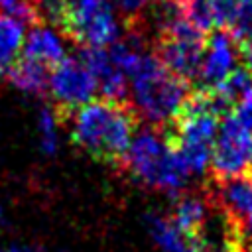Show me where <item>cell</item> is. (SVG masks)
Instances as JSON below:
<instances>
[{"mask_svg":"<svg viewBox=\"0 0 252 252\" xmlns=\"http://www.w3.org/2000/svg\"><path fill=\"white\" fill-rule=\"evenodd\" d=\"M136 126V110L126 102L93 98L71 112L69 136L89 156L106 163H122L138 132Z\"/></svg>","mask_w":252,"mask_h":252,"instance_id":"1","label":"cell"},{"mask_svg":"<svg viewBox=\"0 0 252 252\" xmlns=\"http://www.w3.org/2000/svg\"><path fill=\"white\" fill-rule=\"evenodd\" d=\"M122 165L136 181L169 195H179L191 179V171L175 152L169 136L156 126L134 134Z\"/></svg>","mask_w":252,"mask_h":252,"instance_id":"2","label":"cell"},{"mask_svg":"<svg viewBox=\"0 0 252 252\" xmlns=\"http://www.w3.org/2000/svg\"><path fill=\"white\" fill-rule=\"evenodd\" d=\"M130 96L138 114L154 126L173 122L189 98V83L169 73L156 53L148 51L128 79Z\"/></svg>","mask_w":252,"mask_h":252,"instance_id":"3","label":"cell"},{"mask_svg":"<svg viewBox=\"0 0 252 252\" xmlns=\"http://www.w3.org/2000/svg\"><path fill=\"white\" fill-rule=\"evenodd\" d=\"M203 51H205L203 32L193 28L183 18L165 32H161V39L158 43L156 55L169 73L189 83L199 77Z\"/></svg>","mask_w":252,"mask_h":252,"instance_id":"4","label":"cell"},{"mask_svg":"<svg viewBox=\"0 0 252 252\" xmlns=\"http://www.w3.org/2000/svg\"><path fill=\"white\" fill-rule=\"evenodd\" d=\"M47 91L59 116H67L79 106L91 102L96 94V83L81 57H63L49 71Z\"/></svg>","mask_w":252,"mask_h":252,"instance_id":"5","label":"cell"},{"mask_svg":"<svg viewBox=\"0 0 252 252\" xmlns=\"http://www.w3.org/2000/svg\"><path fill=\"white\" fill-rule=\"evenodd\" d=\"M252 132L244 130L230 114L220 118L211 154V171L217 179L240 177L250 167Z\"/></svg>","mask_w":252,"mask_h":252,"instance_id":"6","label":"cell"},{"mask_svg":"<svg viewBox=\"0 0 252 252\" xmlns=\"http://www.w3.org/2000/svg\"><path fill=\"white\" fill-rule=\"evenodd\" d=\"M236 67H238L236 41L230 37V33L222 30L213 32L205 39L203 61L197 77V81H201V89L207 91L217 89Z\"/></svg>","mask_w":252,"mask_h":252,"instance_id":"7","label":"cell"},{"mask_svg":"<svg viewBox=\"0 0 252 252\" xmlns=\"http://www.w3.org/2000/svg\"><path fill=\"white\" fill-rule=\"evenodd\" d=\"M79 57L85 63V67L91 71L102 98L126 102L130 83L128 77L112 61L108 47H85Z\"/></svg>","mask_w":252,"mask_h":252,"instance_id":"8","label":"cell"},{"mask_svg":"<svg viewBox=\"0 0 252 252\" xmlns=\"http://www.w3.org/2000/svg\"><path fill=\"white\" fill-rule=\"evenodd\" d=\"M67 35L85 47H110L122 37V30L114 8L104 0L91 16L71 26Z\"/></svg>","mask_w":252,"mask_h":252,"instance_id":"9","label":"cell"},{"mask_svg":"<svg viewBox=\"0 0 252 252\" xmlns=\"http://www.w3.org/2000/svg\"><path fill=\"white\" fill-rule=\"evenodd\" d=\"M215 199L217 207L226 215V219L236 224L252 215V181L244 175L217 179Z\"/></svg>","mask_w":252,"mask_h":252,"instance_id":"10","label":"cell"},{"mask_svg":"<svg viewBox=\"0 0 252 252\" xmlns=\"http://www.w3.org/2000/svg\"><path fill=\"white\" fill-rule=\"evenodd\" d=\"M22 51L26 57H30L45 67H53L65 57V43L53 28H49L45 24H35V26H32L30 33L26 35Z\"/></svg>","mask_w":252,"mask_h":252,"instance_id":"11","label":"cell"},{"mask_svg":"<svg viewBox=\"0 0 252 252\" xmlns=\"http://www.w3.org/2000/svg\"><path fill=\"white\" fill-rule=\"evenodd\" d=\"M146 226L152 240L161 252H203L199 240L177 228L169 217L154 213L146 215Z\"/></svg>","mask_w":252,"mask_h":252,"instance_id":"12","label":"cell"},{"mask_svg":"<svg viewBox=\"0 0 252 252\" xmlns=\"http://www.w3.org/2000/svg\"><path fill=\"white\" fill-rule=\"evenodd\" d=\"M211 201L203 195H181L171 211V220L177 228L197 238L203 224L211 215Z\"/></svg>","mask_w":252,"mask_h":252,"instance_id":"13","label":"cell"},{"mask_svg":"<svg viewBox=\"0 0 252 252\" xmlns=\"http://www.w3.org/2000/svg\"><path fill=\"white\" fill-rule=\"evenodd\" d=\"M6 79L20 91L30 93V94H43L47 93L49 85V71L45 65L30 59V57H20L10 71L6 73Z\"/></svg>","mask_w":252,"mask_h":252,"instance_id":"14","label":"cell"},{"mask_svg":"<svg viewBox=\"0 0 252 252\" xmlns=\"http://www.w3.org/2000/svg\"><path fill=\"white\" fill-rule=\"evenodd\" d=\"M24 39V26L12 18L0 16V75L6 77L10 67L20 59Z\"/></svg>","mask_w":252,"mask_h":252,"instance_id":"15","label":"cell"},{"mask_svg":"<svg viewBox=\"0 0 252 252\" xmlns=\"http://www.w3.org/2000/svg\"><path fill=\"white\" fill-rule=\"evenodd\" d=\"M213 91H217L230 106L240 98V96H244L246 93H250L252 91V73L246 69V67H236L217 89H213Z\"/></svg>","mask_w":252,"mask_h":252,"instance_id":"16","label":"cell"},{"mask_svg":"<svg viewBox=\"0 0 252 252\" xmlns=\"http://www.w3.org/2000/svg\"><path fill=\"white\" fill-rule=\"evenodd\" d=\"M59 114L55 108L43 106L39 110V118H37V130H39V148L43 154L53 156L57 152L59 146V132H57V122H59Z\"/></svg>","mask_w":252,"mask_h":252,"instance_id":"17","label":"cell"},{"mask_svg":"<svg viewBox=\"0 0 252 252\" xmlns=\"http://www.w3.org/2000/svg\"><path fill=\"white\" fill-rule=\"evenodd\" d=\"M228 33L240 47L252 43V0L240 2L234 20L228 26Z\"/></svg>","mask_w":252,"mask_h":252,"instance_id":"18","label":"cell"},{"mask_svg":"<svg viewBox=\"0 0 252 252\" xmlns=\"http://www.w3.org/2000/svg\"><path fill=\"white\" fill-rule=\"evenodd\" d=\"M0 16L12 18L22 26H35L41 24L32 0H0Z\"/></svg>","mask_w":252,"mask_h":252,"instance_id":"19","label":"cell"},{"mask_svg":"<svg viewBox=\"0 0 252 252\" xmlns=\"http://www.w3.org/2000/svg\"><path fill=\"white\" fill-rule=\"evenodd\" d=\"M32 4L39 22H47L51 26H57L59 30L65 28V22H67L65 0H32Z\"/></svg>","mask_w":252,"mask_h":252,"instance_id":"20","label":"cell"},{"mask_svg":"<svg viewBox=\"0 0 252 252\" xmlns=\"http://www.w3.org/2000/svg\"><path fill=\"white\" fill-rule=\"evenodd\" d=\"M240 2L242 0H209L215 28H220V30L222 28H228L230 22L236 16V10H238Z\"/></svg>","mask_w":252,"mask_h":252,"instance_id":"21","label":"cell"},{"mask_svg":"<svg viewBox=\"0 0 252 252\" xmlns=\"http://www.w3.org/2000/svg\"><path fill=\"white\" fill-rule=\"evenodd\" d=\"M230 116L248 132H252V91L240 96L230 110Z\"/></svg>","mask_w":252,"mask_h":252,"instance_id":"22","label":"cell"},{"mask_svg":"<svg viewBox=\"0 0 252 252\" xmlns=\"http://www.w3.org/2000/svg\"><path fill=\"white\" fill-rule=\"evenodd\" d=\"M114 4L126 18H136L146 10L150 0H114Z\"/></svg>","mask_w":252,"mask_h":252,"instance_id":"23","label":"cell"},{"mask_svg":"<svg viewBox=\"0 0 252 252\" xmlns=\"http://www.w3.org/2000/svg\"><path fill=\"white\" fill-rule=\"evenodd\" d=\"M242 61H244V67L252 73V43L242 47Z\"/></svg>","mask_w":252,"mask_h":252,"instance_id":"24","label":"cell"},{"mask_svg":"<svg viewBox=\"0 0 252 252\" xmlns=\"http://www.w3.org/2000/svg\"><path fill=\"white\" fill-rule=\"evenodd\" d=\"M8 252H33V250L28 248V246H12Z\"/></svg>","mask_w":252,"mask_h":252,"instance_id":"25","label":"cell"},{"mask_svg":"<svg viewBox=\"0 0 252 252\" xmlns=\"http://www.w3.org/2000/svg\"><path fill=\"white\" fill-rule=\"evenodd\" d=\"M248 173H250V177H248V179L252 181V158H250V167H248Z\"/></svg>","mask_w":252,"mask_h":252,"instance_id":"26","label":"cell"},{"mask_svg":"<svg viewBox=\"0 0 252 252\" xmlns=\"http://www.w3.org/2000/svg\"><path fill=\"white\" fill-rule=\"evenodd\" d=\"M238 252H250V250H242V248H238Z\"/></svg>","mask_w":252,"mask_h":252,"instance_id":"27","label":"cell"},{"mask_svg":"<svg viewBox=\"0 0 252 252\" xmlns=\"http://www.w3.org/2000/svg\"><path fill=\"white\" fill-rule=\"evenodd\" d=\"M0 215H2V209H0Z\"/></svg>","mask_w":252,"mask_h":252,"instance_id":"28","label":"cell"}]
</instances>
